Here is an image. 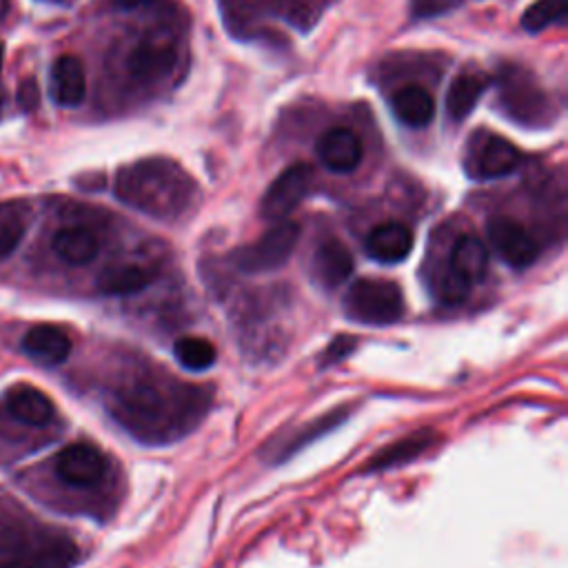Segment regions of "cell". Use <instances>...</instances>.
<instances>
[{
    "mask_svg": "<svg viewBox=\"0 0 568 568\" xmlns=\"http://www.w3.org/2000/svg\"><path fill=\"white\" fill-rule=\"evenodd\" d=\"M206 397L191 387L161 380H134L110 402L114 420L147 444H167L195 427Z\"/></svg>",
    "mask_w": 568,
    "mask_h": 568,
    "instance_id": "cell-1",
    "label": "cell"
},
{
    "mask_svg": "<svg viewBox=\"0 0 568 568\" xmlns=\"http://www.w3.org/2000/svg\"><path fill=\"white\" fill-rule=\"evenodd\" d=\"M80 553L61 529L38 522L0 493V568H74Z\"/></svg>",
    "mask_w": 568,
    "mask_h": 568,
    "instance_id": "cell-2",
    "label": "cell"
},
{
    "mask_svg": "<svg viewBox=\"0 0 568 568\" xmlns=\"http://www.w3.org/2000/svg\"><path fill=\"white\" fill-rule=\"evenodd\" d=\"M191 178L172 161H140L123 167L116 178V195L151 218H178L193 200Z\"/></svg>",
    "mask_w": 568,
    "mask_h": 568,
    "instance_id": "cell-3",
    "label": "cell"
},
{
    "mask_svg": "<svg viewBox=\"0 0 568 568\" xmlns=\"http://www.w3.org/2000/svg\"><path fill=\"white\" fill-rule=\"evenodd\" d=\"M344 312L349 320L359 325H393L404 316L402 289L391 280L363 278L349 289L344 298Z\"/></svg>",
    "mask_w": 568,
    "mask_h": 568,
    "instance_id": "cell-4",
    "label": "cell"
},
{
    "mask_svg": "<svg viewBox=\"0 0 568 568\" xmlns=\"http://www.w3.org/2000/svg\"><path fill=\"white\" fill-rule=\"evenodd\" d=\"M300 240V225L295 223H278L272 227L261 240L242 247L233 253V263L242 274L257 276V274H269L287 265L295 244Z\"/></svg>",
    "mask_w": 568,
    "mask_h": 568,
    "instance_id": "cell-5",
    "label": "cell"
},
{
    "mask_svg": "<svg viewBox=\"0 0 568 568\" xmlns=\"http://www.w3.org/2000/svg\"><path fill=\"white\" fill-rule=\"evenodd\" d=\"M314 185V169L308 165H291L267 189L261 202V214L267 220H285L298 210Z\"/></svg>",
    "mask_w": 568,
    "mask_h": 568,
    "instance_id": "cell-6",
    "label": "cell"
},
{
    "mask_svg": "<svg viewBox=\"0 0 568 568\" xmlns=\"http://www.w3.org/2000/svg\"><path fill=\"white\" fill-rule=\"evenodd\" d=\"M105 471H108L105 455L87 442L70 444L56 457V476L67 487H76V489L96 487L102 478H105Z\"/></svg>",
    "mask_w": 568,
    "mask_h": 568,
    "instance_id": "cell-7",
    "label": "cell"
},
{
    "mask_svg": "<svg viewBox=\"0 0 568 568\" xmlns=\"http://www.w3.org/2000/svg\"><path fill=\"white\" fill-rule=\"evenodd\" d=\"M489 238L502 261L515 269H527L538 261V242L513 218L497 216L489 223Z\"/></svg>",
    "mask_w": 568,
    "mask_h": 568,
    "instance_id": "cell-8",
    "label": "cell"
},
{
    "mask_svg": "<svg viewBox=\"0 0 568 568\" xmlns=\"http://www.w3.org/2000/svg\"><path fill=\"white\" fill-rule=\"evenodd\" d=\"M520 165V151L502 136H487L467 159V172L476 180H495L513 174Z\"/></svg>",
    "mask_w": 568,
    "mask_h": 568,
    "instance_id": "cell-9",
    "label": "cell"
},
{
    "mask_svg": "<svg viewBox=\"0 0 568 568\" xmlns=\"http://www.w3.org/2000/svg\"><path fill=\"white\" fill-rule=\"evenodd\" d=\"M178 61V51L172 42L147 38L138 42L127 59V72L140 83H159L167 78Z\"/></svg>",
    "mask_w": 568,
    "mask_h": 568,
    "instance_id": "cell-10",
    "label": "cell"
},
{
    "mask_svg": "<svg viewBox=\"0 0 568 568\" xmlns=\"http://www.w3.org/2000/svg\"><path fill=\"white\" fill-rule=\"evenodd\" d=\"M320 163L336 174H351L363 163V142L344 127H333L325 131L316 144Z\"/></svg>",
    "mask_w": 568,
    "mask_h": 568,
    "instance_id": "cell-11",
    "label": "cell"
},
{
    "mask_svg": "<svg viewBox=\"0 0 568 568\" xmlns=\"http://www.w3.org/2000/svg\"><path fill=\"white\" fill-rule=\"evenodd\" d=\"M23 351L42 367H59L67 363L72 355L70 336L54 325H36L31 327L21 342Z\"/></svg>",
    "mask_w": 568,
    "mask_h": 568,
    "instance_id": "cell-12",
    "label": "cell"
},
{
    "mask_svg": "<svg viewBox=\"0 0 568 568\" xmlns=\"http://www.w3.org/2000/svg\"><path fill=\"white\" fill-rule=\"evenodd\" d=\"M10 416L27 427H47L56 416V406L40 389L31 384H16L8 393Z\"/></svg>",
    "mask_w": 568,
    "mask_h": 568,
    "instance_id": "cell-13",
    "label": "cell"
},
{
    "mask_svg": "<svg viewBox=\"0 0 568 568\" xmlns=\"http://www.w3.org/2000/svg\"><path fill=\"white\" fill-rule=\"evenodd\" d=\"M87 96V76L80 59L67 54L51 67V98L61 108H78Z\"/></svg>",
    "mask_w": 568,
    "mask_h": 568,
    "instance_id": "cell-14",
    "label": "cell"
},
{
    "mask_svg": "<svg viewBox=\"0 0 568 568\" xmlns=\"http://www.w3.org/2000/svg\"><path fill=\"white\" fill-rule=\"evenodd\" d=\"M413 251V233L402 223H382L367 238V253L382 265H397Z\"/></svg>",
    "mask_w": 568,
    "mask_h": 568,
    "instance_id": "cell-15",
    "label": "cell"
},
{
    "mask_svg": "<svg viewBox=\"0 0 568 568\" xmlns=\"http://www.w3.org/2000/svg\"><path fill=\"white\" fill-rule=\"evenodd\" d=\"M395 118L413 129H422L436 118V100L422 85H406L391 100Z\"/></svg>",
    "mask_w": 568,
    "mask_h": 568,
    "instance_id": "cell-16",
    "label": "cell"
},
{
    "mask_svg": "<svg viewBox=\"0 0 568 568\" xmlns=\"http://www.w3.org/2000/svg\"><path fill=\"white\" fill-rule=\"evenodd\" d=\"M353 253L340 240H327L314 253V276L329 289L346 282L353 274Z\"/></svg>",
    "mask_w": 568,
    "mask_h": 568,
    "instance_id": "cell-17",
    "label": "cell"
},
{
    "mask_svg": "<svg viewBox=\"0 0 568 568\" xmlns=\"http://www.w3.org/2000/svg\"><path fill=\"white\" fill-rule=\"evenodd\" d=\"M449 267L469 285L480 282L489 269V249L476 236H462L451 249Z\"/></svg>",
    "mask_w": 568,
    "mask_h": 568,
    "instance_id": "cell-18",
    "label": "cell"
},
{
    "mask_svg": "<svg viewBox=\"0 0 568 568\" xmlns=\"http://www.w3.org/2000/svg\"><path fill=\"white\" fill-rule=\"evenodd\" d=\"M489 87V78L474 74V72H464L455 76L446 91V114L451 121H464L467 116L474 114L476 105L480 98L484 96Z\"/></svg>",
    "mask_w": 568,
    "mask_h": 568,
    "instance_id": "cell-19",
    "label": "cell"
},
{
    "mask_svg": "<svg viewBox=\"0 0 568 568\" xmlns=\"http://www.w3.org/2000/svg\"><path fill=\"white\" fill-rule=\"evenodd\" d=\"M51 249L61 257L63 263L83 267L89 265L100 251L98 238L85 229V227H65L56 231L54 240H51Z\"/></svg>",
    "mask_w": 568,
    "mask_h": 568,
    "instance_id": "cell-20",
    "label": "cell"
},
{
    "mask_svg": "<svg viewBox=\"0 0 568 568\" xmlns=\"http://www.w3.org/2000/svg\"><path fill=\"white\" fill-rule=\"evenodd\" d=\"M156 274L142 265H116L98 276V291L108 295H131L147 289Z\"/></svg>",
    "mask_w": 568,
    "mask_h": 568,
    "instance_id": "cell-21",
    "label": "cell"
},
{
    "mask_svg": "<svg viewBox=\"0 0 568 568\" xmlns=\"http://www.w3.org/2000/svg\"><path fill=\"white\" fill-rule=\"evenodd\" d=\"M29 227V210L25 202H0V263L21 247Z\"/></svg>",
    "mask_w": 568,
    "mask_h": 568,
    "instance_id": "cell-22",
    "label": "cell"
},
{
    "mask_svg": "<svg viewBox=\"0 0 568 568\" xmlns=\"http://www.w3.org/2000/svg\"><path fill=\"white\" fill-rule=\"evenodd\" d=\"M436 440V433L433 431H420V433H413L400 442H395L393 446L384 449L374 462L369 471H382V469H389V467H397V464H404V462H411L416 459L422 451H427L431 446V442Z\"/></svg>",
    "mask_w": 568,
    "mask_h": 568,
    "instance_id": "cell-23",
    "label": "cell"
},
{
    "mask_svg": "<svg viewBox=\"0 0 568 568\" xmlns=\"http://www.w3.org/2000/svg\"><path fill=\"white\" fill-rule=\"evenodd\" d=\"M174 355L187 371H206L216 363V346L200 336H185L176 342Z\"/></svg>",
    "mask_w": 568,
    "mask_h": 568,
    "instance_id": "cell-24",
    "label": "cell"
},
{
    "mask_svg": "<svg viewBox=\"0 0 568 568\" xmlns=\"http://www.w3.org/2000/svg\"><path fill=\"white\" fill-rule=\"evenodd\" d=\"M568 14V0H538L522 14V27L529 34H540L546 27L561 23Z\"/></svg>",
    "mask_w": 568,
    "mask_h": 568,
    "instance_id": "cell-25",
    "label": "cell"
},
{
    "mask_svg": "<svg viewBox=\"0 0 568 568\" xmlns=\"http://www.w3.org/2000/svg\"><path fill=\"white\" fill-rule=\"evenodd\" d=\"M433 291L436 295L446 302V304H457L462 302L464 298L469 295L471 291V285L467 280H462L455 272H451V267L446 272H440L436 276V282H433Z\"/></svg>",
    "mask_w": 568,
    "mask_h": 568,
    "instance_id": "cell-26",
    "label": "cell"
},
{
    "mask_svg": "<svg viewBox=\"0 0 568 568\" xmlns=\"http://www.w3.org/2000/svg\"><path fill=\"white\" fill-rule=\"evenodd\" d=\"M18 105L25 112H36L40 105V87L36 78H25L18 87Z\"/></svg>",
    "mask_w": 568,
    "mask_h": 568,
    "instance_id": "cell-27",
    "label": "cell"
},
{
    "mask_svg": "<svg viewBox=\"0 0 568 568\" xmlns=\"http://www.w3.org/2000/svg\"><path fill=\"white\" fill-rule=\"evenodd\" d=\"M353 349H355V340L353 338H338V340H333L329 351H327V363H336V359H342Z\"/></svg>",
    "mask_w": 568,
    "mask_h": 568,
    "instance_id": "cell-28",
    "label": "cell"
},
{
    "mask_svg": "<svg viewBox=\"0 0 568 568\" xmlns=\"http://www.w3.org/2000/svg\"><path fill=\"white\" fill-rule=\"evenodd\" d=\"M453 5H455V0L453 3H446V0H420L416 8V16H433V8H438V14H440Z\"/></svg>",
    "mask_w": 568,
    "mask_h": 568,
    "instance_id": "cell-29",
    "label": "cell"
},
{
    "mask_svg": "<svg viewBox=\"0 0 568 568\" xmlns=\"http://www.w3.org/2000/svg\"><path fill=\"white\" fill-rule=\"evenodd\" d=\"M147 3H151V0H116V8H121V10H138L142 5H147Z\"/></svg>",
    "mask_w": 568,
    "mask_h": 568,
    "instance_id": "cell-30",
    "label": "cell"
},
{
    "mask_svg": "<svg viewBox=\"0 0 568 568\" xmlns=\"http://www.w3.org/2000/svg\"><path fill=\"white\" fill-rule=\"evenodd\" d=\"M10 8H12L10 0H0V21H3L10 14Z\"/></svg>",
    "mask_w": 568,
    "mask_h": 568,
    "instance_id": "cell-31",
    "label": "cell"
},
{
    "mask_svg": "<svg viewBox=\"0 0 568 568\" xmlns=\"http://www.w3.org/2000/svg\"><path fill=\"white\" fill-rule=\"evenodd\" d=\"M3 54H5V49H3V42H0V67H3Z\"/></svg>",
    "mask_w": 568,
    "mask_h": 568,
    "instance_id": "cell-32",
    "label": "cell"
},
{
    "mask_svg": "<svg viewBox=\"0 0 568 568\" xmlns=\"http://www.w3.org/2000/svg\"><path fill=\"white\" fill-rule=\"evenodd\" d=\"M47 3H65V0H47Z\"/></svg>",
    "mask_w": 568,
    "mask_h": 568,
    "instance_id": "cell-33",
    "label": "cell"
},
{
    "mask_svg": "<svg viewBox=\"0 0 568 568\" xmlns=\"http://www.w3.org/2000/svg\"><path fill=\"white\" fill-rule=\"evenodd\" d=\"M0 112H3V100H0Z\"/></svg>",
    "mask_w": 568,
    "mask_h": 568,
    "instance_id": "cell-34",
    "label": "cell"
}]
</instances>
